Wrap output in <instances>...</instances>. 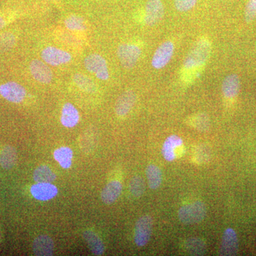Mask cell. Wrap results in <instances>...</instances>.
Wrapping results in <instances>:
<instances>
[{
    "label": "cell",
    "mask_w": 256,
    "mask_h": 256,
    "mask_svg": "<svg viewBox=\"0 0 256 256\" xmlns=\"http://www.w3.org/2000/svg\"></svg>",
    "instance_id": "obj_33"
},
{
    "label": "cell",
    "mask_w": 256,
    "mask_h": 256,
    "mask_svg": "<svg viewBox=\"0 0 256 256\" xmlns=\"http://www.w3.org/2000/svg\"><path fill=\"white\" fill-rule=\"evenodd\" d=\"M32 196L38 201L52 200L58 194V188L52 183H36L30 190Z\"/></svg>",
    "instance_id": "obj_14"
},
{
    "label": "cell",
    "mask_w": 256,
    "mask_h": 256,
    "mask_svg": "<svg viewBox=\"0 0 256 256\" xmlns=\"http://www.w3.org/2000/svg\"><path fill=\"white\" fill-rule=\"evenodd\" d=\"M238 250V240L236 232L234 229H226L222 236V245L220 249V255L230 256L236 255Z\"/></svg>",
    "instance_id": "obj_12"
},
{
    "label": "cell",
    "mask_w": 256,
    "mask_h": 256,
    "mask_svg": "<svg viewBox=\"0 0 256 256\" xmlns=\"http://www.w3.org/2000/svg\"><path fill=\"white\" fill-rule=\"evenodd\" d=\"M18 162V152L14 146H5L0 150V165L4 170H11Z\"/></svg>",
    "instance_id": "obj_20"
},
{
    "label": "cell",
    "mask_w": 256,
    "mask_h": 256,
    "mask_svg": "<svg viewBox=\"0 0 256 256\" xmlns=\"http://www.w3.org/2000/svg\"><path fill=\"white\" fill-rule=\"evenodd\" d=\"M196 128L198 130L205 132L210 128V120L206 114H201L196 119Z\"/></svg>",
    "instance_id": "obj_31"
},
{
    "label": "cell",
    "mask_w": 256,
    "mask_h": 256,
    "mask_svg": "<svg viewBox=\"0 0 256 256\" xmlns=\"http://www.w3.org/2000/svg\"><path fill=\"white\" fill-rule=\"evenodd\" d=\"M136 101H137V96L136 92L132 90L122 92L116 102L114 110L116 114L119 117L127 116L136 105Z\"/></svg>",
    "instance_id": "obj_13"
},
{
    "label": "cell",
    "mask_w": 256,
    "mask_h": 256,
    "mask_svg": "<svg viewBox=\"0 0 256 256\" xmlns=\"http://www.w3.org/2000/svg\"><path fill=\"white\" fill-rule=\"evenodd\" d=\"M122 190V185L120 182L118 180L109 182L101 192V200L105 204H112L118 200Z\"/></svg>",
    "instance_id": "obj_16"
},
{
    "label": "cell",
    "mask_w": 256,
    "mask_h": 256,
    "mask_svg": "<svg viewBox=\"0 0 256 256\" xmlns=\"http://www.w3.org/2000/svg\"><path fill=\"white\" fill-rule=\"evenodd\" d=\"M185 250L190 255L203 256L206 254V246L201 238H190L184 244Z\"/></svg>",
    "instance_id": "obj_24"
},
{
    "label": "cell",
    "mask_w": 256,
    "mask_h": 256,
    "mask_svg": "<svg viewBox=\"0 0 256 256\" xmlns=\"http://www.w3.org/2000/svg\"><path fill=\"white\" fill-rule=\"evenodd\" d=\"M5 20L4 18H2V16H0V30L2 28L5 26Z\"/></svg>",
    "instance_id": "obj_32"
},
{
    "label": "cell",
    "mask_w": 256,
    "mask_h": 256,
    "mask_svg": "<svg viewBox=\"0 0 256 256\" xmlns=\"http://www.w3.org/2000/svg\"><path fill=\"white\" fill-rule=\"evenodd\" d=\"M256 18V0H248L245 9V20L252 22Z\"/></svg>",
    "instance_id": "obj_29"
},
{
    "label": "cell",
    "mask_w": 256,
    "mask_h": 256,
    "mask_svg": "<svg viewBox=\"0 0 256 256\" xmlns=\"http://www.w3.org/2000/svg\"><path fill=\"white\" fill-rule=\"evenodd\" d=\"M30 70L32 78L40 84H50L53 80V72L44 60H32L30 64Z\"/></svg>",
    "instance_id": "obj_9"
},
{
    "label": "cell",
    "mask_w": 256,
    "mask_h": 256,
    "mask_svg": "<svg viewBox=\"0 0 256 256\" xmlns=\"http://www.w3.org/2000/svg\"><path fill=\"white\" fill-rule=\"evenodd\" d=\"M16 43V37L11 33L2 34H0V52H5L12 48Z\"/></svg>",
    "instance_id": "obj_28"
},
{
    "label": "cell",
    "mask_w": 256,
    "mask_h": 256,
    "mask_svg": "<svg viewBox=\"0 0 256 256\" xmlns=\"http://www.w3.org/2000/svg\"><path fill=\"white\" fill-rule=\"evenodd\" d=\"M34 180L36 183H52L56 180V174L47 165H40L34 171Z\"/></svg>",
    "instance_id": "obj_22"
},
{
    "label": "cell",
    "mask_w": 256,
    "mask_h": 256,
    "mask_svg": "<svg viewBox=\"0 0 256 256\" xmlns=\"http://www.w3.org/2000/svg\"><path fill=\"white\" fill-rule=\"evenodd\" d=\"M184 141L182 138L176 134H172L165 140L162 148V154L168 162L174 161L182 154Z\"/></svg>",
    "instance_id": "obj_7"
},
{
    "label": "cell",
    "mask_w": 256,
    "mask_h": 256,
    "mask_svg": "<svg viewBox=\"0 0 256 256\" xmlns=\"http://www.w3.org/2000/svg\"><path fill=\"white\" fill-rule=\"evenodd\" d=\"M164 8L161 0H148L144 8V22L148 26H154L162 18Z\"/></svg>",
    "instance_id": "obj_11"
},
{
    "label": "cell",
    "mask_w": 256,
    "mask_h": 256,
    "mask_svg": "<svg viewBox=\"0 0 256 256\" xmlns=\"http://www.w3.org/2000/svg\"><path fill=\"white\" fill-rule=\"evenodd\" d=\"M82 238L86 242L92 255L102 256L105 252L106 248L100 237L92 230H86L82 233Z\"/></svg>",
    "instance_id": "obj_18"
},
{
    "label": "cell",
    "mask_w": 256,
    "mask_h": 256,
    "mask_svg": "<svg viewBox=\"0 0 256 256\" xmlns=\"http://www.w3.org/2000/svg\"><path fill=\"white\" fill-rule=\"evenodd\" d=\"M117 55L122 66L130 70L137 64L141 55V50L134 44H122L118 48Z\"/></svg>",
    "instance_id": "obj_6"
},
{
    "label": "cell",
    "mask_w": 256,
    "mask_h": 256,
    "mask_svg": "<svg viewBox=\"0 0 256 256\" xmlns=\"http://www.w3.org/2000/svg\"><path fill=\"white\" fill-rule=\"evenodd\" d=\"M153 220L149 215L142 216L136 222L134 226V244L138 247H143L150 240L152 233Z\"/></svg>",
    "instance_id": "obj_4"
},
{
    "label": "cell",
    "mask_w": 256,
    "mask_h": 256,
    "mask_svg": "<svg viewBox=\"0 0 256 256\" xmlns=\"http://www.w3.org/2000/svg\"><path fill=\"white\" fill-rule=\"evenodd\" d=\"M197 0H174L175 8L181 12H186L194 8Z\"/></svg>",
    "instance_id": "obj_30"
},
{
    "label": "cell",
    "mask_w": 256,
    "mask_h": 256,
    "mask_svg": "<svg viewBox=\"0 0 256 256\" xmlns=\"http://www.w3.org/2000/svg\"><path fill=\"white\" fill-rule=\"evenodd\" d=\"M84 66L89 73L94 74L100 80H108L110 77L106 58L98 54H92L84 60Z\"/></svg>",
    "instance_id": "obj_3"
},
{
    "label": "cell",
    "mask_w": 256,
    "mask_h": 256,
    "mask_svg": "<svg viewBox=\"0 0 256 256\" xmlns=\"http://www.w3.org/2000/svg\"><path fill=\"white\" fill-rule=\"evenodd\" d=\"M64 24L70 31L82 32L86 28L85 20L78 15H70L66 18Z\"/></svg>",
    "instance_id": "obj_26"
},
{
    "label": "cell",
    "mask_w": 256,
    "mask_h": 256,
    "mask_svg": "<svg viewBox=\"0 0 256 256\" xmlns=\"http://www.w3.org/2000/svg\"><path fill=\"white\" fill-rule=\"evenodd\" d=\"M174 50V46L172 42L166 41L162 44L153 55L152 60L153 68L160 70L166 66L172 58Z\"/></svg>",
    "instance_id": "obj_10"
},
{
    "label": "cell",
    "mask_w": 256,
    "mask_h": 256,
    "mask_svg": "<svg viewBox=\"0 0 256 256\" xmlns=\"http://www.w3.org/2000/svg\"><path fill=\"white\" fill-rule=\"evenodd\" d=\"M0 95L9 102L20 104L26 97V89L18 82H9L0 86Z\"/></svg>",
    "instance_id": "obj_8"
},
{
    "label": "cell",
    "mask_w": 256,
    "mask_h": 256,
    "mask_svg": "<svg viewBox=\"0 0 256 256\" xmlns=\"http://www.w3.org/2000/svg\"><path fill=\"white\" fill-rule=\"evenodd\" d=\"M206 215V207L202 201H196L184 205L178 210V218L184 225L200 223Z\"/></svg>",
    "instance_id": "obj_1"
},
{
    "label": "cell",
    "mask_w": 256,
    "mask_h": 256,
    "mask_svg": "<svg viewBox=\"0 0 256 256\" xmlns=\"http://www.w3.org/2000/svg\"><path fill=\"white\" fill-rule=\"evenodd\" d=\"M32 250L35 256H50L54 252L53 239L47 235H40L34 240Z\"/></svg>",
    "instance_id": "obj_15"
},
{
    "label": "cell",
    "mask_w": 256,
    "mask_h": 256,
    "mask_svg": "<svg viewBox=\"0 0 256 256\" xmlns=\"http://www.w3.org/2000/svg\"><path fill=\"white\" fill-rule=\"evenodd\" d=\"M210 45L206 40H201L195 44L184 62V68L190 69L198 66L206 62L210 56Z\"/></svg>",
    "instance_id": "obj_2"
},
{
    "label": "cell",
    "mask_w": 256,
    "mask_h": 256,
    "mask_svg": "<svg viewBox=\"0 0 256 256\" xmlns=\"http://www.w3.org/2000/svg\"><path fill=\"white\" fill-rule=\"evenodd\" d=\"M41 57L45 63L52 66L64 65L72 60V56L69 52L54 46L45 47L42 50Z\"/></svg>",
    "instance_id": "obj_5"
},
{
    "label": "cell",
    "mask_w": 256,
    "mask_h": 256,
    "mask_svg": "<svg viewBox=\"0 0 256 256\" xmlns=\"http://www.w3.org/2000/svg\"><path fill=\"white\" fill-rule=\"evenodd\" d=\"M146 176L149 188L152 190H158L162 183V172L159 166L150 164L146 168Z\"/></svg>",
    "instance_id": "obj_23"
},
{
    "label": "cell",
    "mask_w": 256,
    "mask_h": 256,
    "mask_svg": "<svg viewBox=\"0 0 256 256\" xmlns=\"http://www.w3.org/2000/svg\"><path fill=\"white\" fill-rule=\"evenodd\" d=\"M73 150L69 146H62L57 148L54 152V158L64 169H69L72 165Z\"/></svg>",
    "instance_id": "obj_21"
},
{
    "label": "cell",
    "mask_w": 256,
    "mask_h": 256,
    "mask_svg": "<svg viewBox=\"0 0 256 256\" xmlns=\"http://www.w3.org/2000/svg\"><path fill=\"white\" fill-rule=\"evenodd\" d=\"M73 80L76 86L82 92H94L96 90L95 82L86 75L80 73L74 74Z\"/></svg>",
    "instance_id": "obj_25"
},
{
    "label": "cell",
    "mask_w": 256,
    "mask_h": 256,
    "mask_svg": "<svg viewBox=\"0 0 256 256\" xmlns=\"http://www.w3.org/2000/svg\"><path fill=\"white\" fill-rule=\"evenodd\" d=\"M80 121V114L75 106L70 102H66L62 108L60 114V124L64 127L73 128Z\"/></svg>",
    "instance_id": "obj_17"
},
{
    "label": "cell",
    "mask_w": 256,
    "mask_h": 256,
    "mask_svg": "<svg viewBox=\"0 0 256 256\" xmlns=\"http://www.w3.org/2000/svg\"><path fill=\"white\" fill-rule=\"evenodd\" d=\"M240 90V79L236 74H230L222 82V92L227 98H234Z\"/></svg>",
    "instance_id": "obj_19"
},
{
    "label": "cell",
    "mask_w": 256,
    "mask_h": 256,
    "mask_svg": "<svg viewBox=\"0 0 256 256\" xmlns=\"http://www.w3.org/2000/svg\"><path fill=\"white\" fill-rule=\"evenodd\" d=\"M129 190L133 196H142L146 191L144 180L140 176H133L130 182Z\"/></svg>",
    "instance_id": "obj_27"
}]
</instances>
